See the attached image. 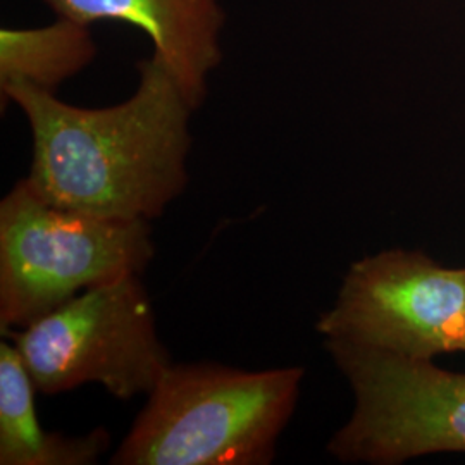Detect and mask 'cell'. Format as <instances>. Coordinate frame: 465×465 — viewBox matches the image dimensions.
Here are the masks:
<instances>
[{"label":"cell","mask_w":465,"mask_h":465,"mask_svg":"<svg viewBox=\"0 0 465 465\" xmlns=\"http://www.w3.org/2000/svg\"><path fill=\"white\" fill-rule=\"evenodd\" d=\"M0 90L28 119L34 159L26 182L50 203L152 221L188 186L195 109L157 55L138 63L134 95L111 107H76L34 84Z\"/></svg>","instance_id":"obj_1"},{"label":"cell","mask_w":465,"mask_h":465,"mask_svg":"<svg viewBox=\"0 0 465 465\" xmlns=\"http://www.w3.org/2000/svg\"><path fill=\"white\" fill-rule=\"evenodd\" d=\"M302 381V367L171 364L111 464L269 465Z\"/></svg>","instance_id":"obj_2"},{"label":"cell","mask_w":465,"mask_h":465,"mask_svg":"<svg viewBox=\"0 0 465 465\" xmlns=\"http://www.w3.org/2000/svg\"><path fill=\"white\" fill-rule=\"evenodd\" d=\"M150 221H117L54 205L26 178L0 202V332L21 330L86 288L143 274Z\"/></svg>","instance_id":"obj_3"},{"label":"cell","mask_w":465,"mask_h":465,"mask_svg":"<svg viewBox=\"0 0 465 465\" xmlns=\"http://www.w3.org/2000/svg\"><path fill=\"white\" fill-rule=\"evenodd\" d=\"M2 336L16 347L38 393L45 395L97 382L126 401L149 395L173 364L142 274L86 288L47 316Z\"/></svg>","instance_id":"obj_4"},{"label":"cell","mask_w":465,"mask_h":465,"mask_svg":"<svg viewBox=\"0 0 465 465\" xmlns=\"http://www.w3.org/2000/svg\"><path fill=\"white\" fill-rule=\"evenodd\" d=\"M353 393V412L328 451L345 464L399 465L465 453V372L347 341L324 340Z\"/></svg>","instance_id":"obj_5"},{"label":"cell","mask_w":465,"mask_h":465,"mask_svg":"<svg viewBox=\"0 0 465 465\" xmlns=\"http://www.w3.org/2000/svg\"><path fill=\"white\" fill-rule=\"evenodd\" d=\"M324 340L412 361L465 349V267L420 250H382L350 266L331 307L317 321Z\"/></svg>","instance_id":"obj_6"},{"label":"cell","mask_w":465,"mask_h":465,"mask_svg":"<svg viewBox=\"0 0 465 465\" xmlns=\"http://www.w3.org/2000/svg\"><path fill=\"white\" fill-rule=\"evenodd\" d=\"M71 21L130 23L149 35L157 55L188 104L197 111L207 94L209 74L223 59L224 11L219 0H45Z\"/></svg>","instance_id":"obj_7"},{"label":"cell","mask_w":465,"mask_h":465,"mask_svg":"<svg viewBox=\"0 0 465 465\" xmlns=\"http://www.w3.org/2000/svg\"><path fill=\"white\" fill-rule=\"evenodd\" d=\"M34 380L11 341L0 343V464L94 465L111 445L99 428L80 436L47 432L38 420Z\"/></svg>","instance_id":"obj_8"},{"label":"cell","mask_w":465,"mask_h":465,"mask_svg":"<svg viewBox=\"0 0 465 465\" xmlns=\"http://www.w3.org/2000/svg\"><path fill=\"white\" fill-rule=\"evenodd\" d=\"M94 55L88 26L66 17L45 28H7L0 34V86L26 84L55 92Z\"/></svg>","instance_id":"obj_9"},{"label":"cell","mask_w":465,"mask_h":465,"mask_svg":"<svg viewBox=\"0 0 465 465\" xmlns=\"http://www.w3.org/2000/svg\"><path fill=\"white\" fill-rule=\"evenodd\" d=\"M464 351H465V349H464Z\"/></svg>","instance_id":"obj_10"}]
</instances>
